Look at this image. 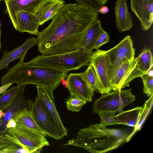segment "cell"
Segmentation results:
<instances>
[{
	"instance_id": "f1b7e54d",
	"label": "cell",
	"mask_w": 153,
	"mask_h": 153,
	"mask_svg": "<svg viewBox=\"0 0 153 153\" xmlns=\"http://www.w3.org/2000/svg\"><path fill=\"white\" fill-rule=\"evenodd\" d=\"M86 102V101L76 96L70 94L66 103L68 110L72 112H79Z\"/></svg>"
},
{
	"instance_id": "3957f363",
	"label": "cell",
	"mask_w": 153,
	"mask_h": 153,
	"mask_svg": "<svg viewBox=\"0 0 153 153\" xmlns=\"http://www.w3.org/2000/svg\"><path fill=\"white\" fill-rule=\"evenodd\" d=\"M129 135L123 130L95 123L81 129L75 139L64 145L78 147L93 153H105L117 149L126 141Z\"/></svg>"
},
{
	"instance_id": "74e56055",
	"label": "cell",
	"mask_w": 153,
	"mask_h": 153,
	"mask_svg": "<svg viewBox=\"0 0 153 153\" xmlns=\"http://www.w3.org/2000/svg\"><path fill=\"white\" fill-rule=\"evenodd\" d=\"M2 0H0V3L1 1H2Z\"/></svg>"
},
{
	"instance_id": "83f0119b",
	"label": "cell",
	"mask_w": 153,
	"mask_h": 153,
	"mask_svg": "<svg viewBox=\"0 0 153 153\" xmlns=\"http://www.w3.org/2000/svg\"><path fill=\"white\" fill-rule=\"evenodd\" d=\"M140 77L143 85V92L147 96L150 97L153 93V65Z\"/></svg>"
},
{
	"instance_id": "1f68e13d",
	"label": "cell",
	"mask_w": 153,
	"mask_h": 153,
	"mask_svg": "<svg viewBox=\"0 0 153 153\" xmlns=\"http://www.w3.org/2000/svg\"><path fill=\"white\" fill-rule=\"evenodd\" d=\"M13 83H10L4 84L0 87V94H2Z\"/></svg>"
},
{
	"instance_id": "e575fe53",
	"label": "cell",
	"mask_w": 153,
	"mask_h": 153,
	"mask_svg": "<svg viewBox=\"0 0 153 153\" xmlns=\"http://www.w3.org/2000/svg\"><path fill=\"white\" fill-rule=\"evenodd\" d=\"M1 23L0 20V52L1 51Z\"/></svg>"
},
{
	"instance_id": "5bb4252c",
	"label": "cell",
	"mask_w": 153,
	"mask_h": 153,
	"mask_svg": "<svg viewBox=\"0 0 153 153\" xmlns=\"http://www.w3.org/2000/svg\"><path fill=\"white\" fill-rule=\"evenodd\" d=\"M26 85H22L17 96L9 105L3 111V116L0 121V135L5 130L7 122L13 119L16 114L25 108H28V101L24 97Z\"/></svg>"
},
{
	"instance_id": "836d02e7",
	"label": "cell",
	"mask_w": 153,
	"mask_h": 153,
	"mask_svg": "<svg viewBox=\"0 0 153 153\" xmlns=\"http://www.w3.org/2000/svg\"><path fill=\"white\" fill-rule=\"evenodd\" d=\"M109 11V9L106 6H103L99 10L98 12L103 14H105Z\"/></svg>"
},
{
	"instance_id": "8fae6325",
	"label": "cell",
	"mask_w": 153,
	"mask_h": 153,
	"mask_svg": "<svg viewBox=\"0 0 153 153\" xmlns=\"http://www.w3.org/2000/svg\"><path fill=\"white\" fill-rule=\"evenodd\" d=\"M143 74L137 65L135 57L132 61L123 63L114 76L111 83L112 90L122 89L129 86L131 81Z\"/></svg>"
},
{
	"instance_id": "8992f818",
	"label": "cell",
	"mask_w": 153,
	"mask_h": 153,
	"mask_svg": "<svg viewBox=\"0 0 153 153\" xmlns=\"http://www.w3.org/2000/svg\"><path fill=\"white\" fill-rule=\"evenodd\" d=\"M112 91L95 100L92 106V111L97 114L107 111H118L119 113L135 100V96L132 93L131 88Z\"/></svg>"
},
{
	"instance_id": "6da1fadb",
	"label": "cell",
	"mask_w": 153,
	"mask_h": 153,
	"mask_svg": "<svg viewBox=\"0 0 153 153\" xmlns=\"http://www.w3.org/2000/svg\"><path fill=\"white\" fill-rule=\"evenodd\" d=\"M98 11L77 3L65 4L37 36L38 51L49 55L81 48L85 35L98 19Z\"/></svg>"
},
{
	"instance_id": "d6a6232c",
	"label": "cell",
	"mask_w": 153,
	"mask_h": 153,
	"mask_svg": "<svg viewBox=\"0 0 153 153\" xmlns=\"http://www.w3.org/2000/svg\"><path fill=\"white\" fill-rule=\"evenodd\" d=\"M16 125V123L14 119L10 120L7 123L6 125V128H13Z\"/></svg>"
},
{
	"instance_id": "d590c367",
	"label": "cell",
	"mask_w": 153,
	"mask_h": 153,
	"mask_svg": "<svg viewBox=\"0 0 153 153\" xmlns=\"http://www.w3.org/2000/svg\"><path fill=\"white\" fill-rule=\"evenodd\" d=\"M4 114V111L0 109V118H1L3 116Z\"/></svg>"
},
{
	"instance_id": "7c38bea8",
	"label": "cell",
	"mask_w": 153,
	"mask_h": 153,
	"mask_svg": "<svg viewBox=\"0 0 153 153\" xmlns=\"http://www.w3.org/2000/svg\"><path fill=\"white\" fill-rule=\"evenodd\" d=\"M16 30L20 32H27L37 36L40 26L34 14L24 11H20L9 15Z\"/></svg>"
},
{
	"instance_id": "ac0fdd59",
	"label": "cell",
	"mask_w": 153,
	"mask_h": 153,
	"mask_svg": "<svg viewBox=\"0 0 153 153\" xmlns=\"http://www.w3.org/2000/svg\"><path fill=\"white\" fill-rule=\"evenodd\" d=\"M114 11L115 23L118 31L123 32L130 30L133 23L126 0H117L115 4Z\"/></svg>"
},
{
	"instance_id": "d6986e66",
	"label": "cell",
	"mask_w": 153,
	"mask_h": 153,
	"mask_svg": "<svg viewBox=\"0 0 153 153\" xmlns=\"http://www.w3.org/2000/svg\"><path fill=\"white\" fill-rule=\"evenodd\" d=\"M6 5L5 13L9 15L24 11L34 14L43 0H4Z\"/></svg>"
},
{
	"instance_id": "4316f807",
	"label": "cell",
	"mask_w": 153,
	"mask_h": 153,
	"mask_svg": "<svg viewBox=\"0 0 153 153\" xmlns=\"http://www.w3.org/2000/svg\"><path fill=\"white\" fill-rule=\"evenodd\" d=\"M21 86L17 85L7 89L0 96V109L3 111L8 106L19 92Z\"/></svg>"
},
{
	"instance_id": "cb8c5ba5",
	"label": "cell",
	"mask_w": 153,
	"mask_h": 153,
	"mask_svg": "<svg viewBox=\"0 0 153 153\" xmlns=\"http://www.w3.org/2000/svg\"><path fill=\"white\" fill-rule=\"evenodd\" d=\"M135 59L137 65L144 74L153 65L152 55L149 49H144Z\"/></svg>"
},
{
	"instance_id": "44dd1931",
	"label": "cell",
	"mask_w": 153,
	"mask_h": 153,
	"mask_svg": "<svg viewBox=\"0 0 153 153\" xmlns=\"http://www.w3.org/2000/svg\"><path fill=\"white\" fill-rule=\"evenodd\" d=\"M103 30L101 22L98 19L93 23L86 33L81 42V48L88 51H92L97 39Z\"/></svg>"
},
{
	"instance_id": "9a60e30c",
	"label": "cell",
	"mask_w": 153,
	"mask_h": 153,
	"mask_svg": "<svg viewBox=\"0 0 153 153\" xmlns=\"http://www.w3.org/2000/svg\"><path fill=\"white\" fill-rule=\"evenodd\" d=\"M66 80V88L70 94L76 96L86 101L91 102L94 96L88 88L80 73H71Z\"/></svg>"
},
{
	"instance_id": "7402d4cb",
	"label": "cell",
	"mask_w": 153,
	"mask_h": 153,
	"mask_svg": "<svg viewBox=\"0 0 153 153\" xmlns=\"http://www.w3.org/2000/svg\"><path fill=\"white\" fill-rule=\"evenodd\" d=\"M143 107L137 106L132 109L122 111L115 115V120L118 124L135 128L137 125Z\"/></svg>"
},
{
	"instance_id": "9c48e42d",
	"label": "cell",
	"mask_w": 153,
	"mask_h": 153,
	"mask_svg": "<svg viewBox=\"0 0 153 153\" xmlns=\"http://www.w3.org/2000/svg\"><path fill=\"white\" fill-rule=\"evenodd\" d=\"M89 64L94 68L97 78L96 91L102 95L111 91L112 88L109 78L105 51L97 50L94 52Z\"/></svg>"
},
{
	"instance_id": "4fadbf2b",
	"label": "cell",
	"mask_w": 153,
	"mask_h": 153,
	"mask_svg": "<svg viewBox=\"0 0 153 153\" xmlns=\"http://www.w3.org/2000/svg\"><path fill=\"white\" fill-rule=\"evenodd\" d=\"M131 10L140 23L143 30L147 31L153 22V0H130Z\"/></svg>"
},
{
	"instance_id": "ffe728a7",
	"label": "cell",
	"mask_w": 153,
	"mask_h": 153,
	"mask_svg": "<svg viewBox=\"0 0 153 153\" xmlns=\"http://www.w3.org/2000/svg\"><path fill=\"white\" fill-rule=\"evenodd\" d=\"M27 152L15 135L7 128L0 135V153Z\"/></svg>"
},
{
	"instance_id": "603a6c76",
	"label": "cell",
	"mask_w": 153,
	"mask_h": 153,
	"mask_svg": "<svg viewBox=\"0 0 153 153\" xmlns=\"http://www.w3.org/2000/svg\"><path fill=\"white\" fill-rule=\"evenodd\" d=\"M13 119L16 123L37 131L47 136L38 125L31 111L28 108H25L16 114Z\"/></svg>"
},
{
	"instance_id": "7a4b0ae2",
	"label": "cell",
	"mask_w": 153,
	"mask_h": 153,
	"mask_svg": "<svg viewBox=\"0 0 153 153\" xmlns=\"http://www.w3.org/2000/svg\"><path fill=\"white\" fill-rule=\"evenodd\" d=\"M25 58L20 59L0 78L2 85L10 83L19 86L34 84L49 87L54 90L59 85L62 79L68 76L67 71L25 62Z\"/></svg>"
},
{
	"instance_id": "8d00e7d4",
	"label": "cell",
	"mask_w": 153,
	"mask_h": 153,
	"mask_svg": "<svg viewBox=\"0 0 153 153\" xmlns=\"http://www.w3.org/2000/svg\"><path fill=\"white\" fill-rule=\"evenodd\" d=\"M105 4L107 1H108L109 0H102Z\"/></svg>"
},
{
	"instance_id": "484cf974",
	"label": "cell",
	"mask_w": 153,
	"mask_h": 153,
	"mask_svg": "<svg viewBox=\"0 0 153 153\" xmlns=\"http://www.w3.org/2000/svg\"><path fill=\"white\" fill-rule=\"evenodd\" d=\"M153 94L148 100L146 101L143 106V109L140 115L137 126L134 128L132 132L128 136L126 141H128L137 131H139L150 112L153 105Z\"/></svg>"
},
{
	"instance_id": "2e32d148",
	"label": "cell",
	"mask_w": 153,
	"mask_h": 153,
	"mask_svg": "<svg viewBox=\"0 0 153 153\" xmlns=\"http://www.w3.org/2000/svg\"><path fill=\"white\" fill-rule=\"evenodd\" d=\"M37 44V38L30 37L19 47L12 50L4 51L3 56L0 60V71L7 69L9 65L16 59L25 58L28 51Z\"/></svg>"
},
{
	"instance_id": "4dcf8cb0",
	"label": "cell",
	"mask_w": 153,
	"mask_h": 153,
	"mask_svg": "<svg viewBox=\"0 0 153 153\" xmlns=\"http://www.w3.org/2000/svg\"><path fill=\"white\" fill-rule=\"evenodd\" d=\"M109 39V37L108 33L104 30L97 39L93 49L98 50L103 45L108 42Z\"/></svg>"
},
{
	"instance_id": "f546056e",
	"label": "cell",
	"mask_w": 153,
	"mask_h": 153,
	"mask_svg": "<svg viewBox=\"0 0 153 153\" xmlns=\"http://www.w3.org/2000/svg\"><path fill=\"white\" fill-rule=\"evenodd\" d=\"M116 112L114 111H107L98 113L97 114L100 119V124L105 126L118 124L114 118Z\"/></svg>"
},
{
	"instance_id": "e0dca14e",
	"label": "cell",
	"mask_w": 153,
	"mask_h": 153,
	"mask_svg": "<svg viewBox=\"0 0 153 153\" xmlns=\"http://www.w3.org/2000/svg\"><path fill=\"white\" fill-rule=\"evenodd\" d=\"M65 4L64 0H43L34 13L39 25L52 19Z\"/></svg>"
},
{
	"instance_id": "ba28073f",
	"label": "cell",
	"mask_w": 153,
	"mask_h": 153,
	"mask_svg": "<svg viewBox=\"0 0 153 153\" xmlns=\"http://www.w3.org/2000/svg\"><path fill=\"white\" fill-rule=\"evenodd\" d=\"M28 101V109L31 111L36 122L45 134L56 140L62 139L54 122L40 98L37 96L35 98L34 102L30 100Z\"/></svg>"
},
{
	"instance_id": "30bf717a",
	"label": "cell",
	"mask_w": 153,
	"mask_h": 153,
	"mask_svg": "<svg viewBox=\"0 0 153 153\" xmlns=\"http://www.w3.org/2000/svg\"><path fill=\"white\" fill-rule=\"evenodd\" d=\"M36 87L37 96L43 102L60 137L62 138L67 136V130L63 125L55 105L53 94V89L49 87L41 85H36Z\"/></svg>"
},
{
	"instance_id": "52a82bcc",
	"label": "cell",
	"mask_w": 153,
	"mask_h": 153,
	"mask_svg": "<svg viewBox=\"0 0 153 153\" xmlns=\"http://www.w3.org/2000/svg\"><path fill=\"white\" fill-rule=\"evenodd\" d=\"M12 132L27 153H40L42 148L50 145L45 134L16 123L13 128H6Z\"/></svg>"
},
{
	"instance_id": "277c9868",
	"label": "cell",
	"mask_w": 153,
	"mask_h": 153,
	"mask_svg": "<svg viewBox=\"0 0 153 153\" xmlns=\"http://www.w3.org/2000/svg\"><path fill=\"white\" fill-rule=\"evenodd\" d=\"M94 52L82 48L64 53L49 55L42 54L33 57L28 63L68 71L79 69L88 65Z\"/></svg>"
},
{
	"instance_id": "d4e9b609",
	"label": "cell",
	"mask_w": 153,
	"mask_h": 153,
	"mask_svg": "<svg viewBox=\"0 0 153 153\" xmlns=\"http://www.w3.org/2000/svg\"><path fill=\"white\" fill-rule=\"evenodd\" d=\"M88 65L86 70L81 73V74L88 88L94 95V92L97 88V79L93 66L90 64Z\"/></svg>"
},
{
	"instance_id": "5b68a950",
	"label": "cell",
	"mask_w": 153,
	"mask_h": 153,
	"mask_svg": "<svg viewBox=\"0 0 153 153\" xmlns=\"http://www.w3.org/2000/svg\"><path fill=\"white\" fill-rule=\"evenodd\" d=\"M135 49L129 36H126L118 44L105 51L109 78L111 85L117 70L124 62L132 61L135 58Z\"/></svg>"
}]
</instances>
